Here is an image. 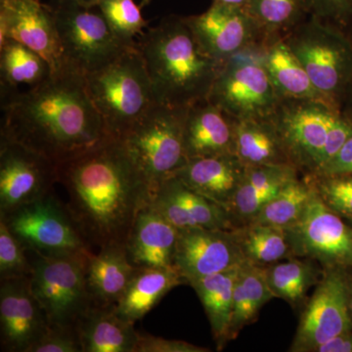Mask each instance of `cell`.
Here are the masks:
<instances>
[{
	"instance_id": "obj_1",
	"label": "cell",
	"mask_w": 352,
	"mask_h": 352,
	"mask_svg": "<svg viewBox=\"0 0 352 352\" xmlns=\"http://www.w3.org/2000/svg\"><path fill=\"white\" fill-rule=\"evenodd\" d=\"M0 138L59 166L96 147L108 133L82 74L67 67L24 91L1 96Z\"/></svg>"
},
{
	"instance_id": "obj_2",
	"label": "cell",
	"mask_w": 352,
	"mask_h": 352,
	"mask_svg": "<svg viewBox=\"0 0 352 352\" xmlns=\"http://www.w3.org/2000/svg\"><path fill=\"white\" fill-rule=\"evenodd\" d=\"M69 214L89 247L126 243L134 220L151 200L148 183L119 139L58 166Z\"/></svg>"
},
{
	"instance_id": "obj_3",
	"label": "cell",
	"mask_w": 352,
	"mask_h": 352,
	"mask_svg": "<svg viewBox=\"0 0 352 352\" xmlns=\"http://www.w3.org/2000/svg\"><path fill=\"white\" fill-rule=\"evenodd\" d=\"M157 102L189 107L207 98L221 62L208 56L184 17L168 16L136 41Z\"/></svg>"
},
{
	"instance_id": "obj_4",
	"label": "cell",
	"mask_w": 352,
	"mask_h": 352,
	"mask_svg": "<svg viewBox=\"0 0 352 352\" xmlns=\"http://www.w3.org/2000/svg\"><path fill=\"white\" fill-rule=\"evenodd\" d=\"M85 78L90 99L113 138H124L157 102L136 43Z\"/></svg>"
},
{
	"instance_id": "obj_5",
	"label": "cell",
	"mask_w": 352,
	"mask_h": 352,
	"mask_svg": "<svg viewBox=\"0 0 352 352\" xmlns=\"http://www.w3.org/2000/svg\"><path fill=\"white\" fill-rule=\"evenodd\" d=\"M317 89L340 112L352 80V38L344 30L308 16L284 36Z\"/></svg>"
},
{
	"instance_id": "obj_6",
	"label": "cell",
	"mask_w": 352,
	"mask_h": 352,
	"mask_svg": "<svg viewBox=\"0 0 352 352\" xmlns=\"http://www.w3.org/2000/svg\"><path fill=\"white\" fill-rule=\"evenodd\" d=\"M187 109L156 102L119 139L144 176L151 197L164 180L186 164L183 133Z\"/></svg>"
},
{
	"instance_id": "obj_7",
	"label": "cell",
	"mask_w": 352,
	"mask_h": 352,
	"mask_svg": "<svg viewBox=\"0 0 352 352\" xmlns=\"http://www.w3.org/2000/svg\"><path fill=\"white\" fill-rule=\"evenodd\" d=\"M30 285L51 327L76 329L91 307L85 278L92 254L43 256L32 252Z\"/></svg>"
},
{
	"instance_id": "obj_8",
	"label": "cell",
	"mask_w": 352,
	"mask_h": 352,
	"mask_svg": "<svg viewBox=\"0 0 352 352\" xmlns=\"http://www.w3.org/2000/svg\"><path fill=\"white\" fill-rule=\"evenodd\" d=\"M207 99L236 120L270 118L282 97L264 66L261 46L226 60Z\"/></svg>"
},
{
	"instance_id": "obj_9",
	"label": "cell",
	"mask_w": 352,
	"mask_h": 352,
	"mask_svg": "<svg viewBox=\"0 0 352 352\" xmlns=\"http://www.w3.org/2000/svg\"><path fill=\"white\" fill-rule=\"evenodd\" d=\"M52 9L67 64L83 76L103 68L131 46L115 36L97 6L56 0Z\"/></svg>"
},
{
	"instance_id": "obj_10",
	"label": "cell",
	"mask_w": 352,
	"mask_h": 352,
	"mask_svg": "<svg viewBox=\"0 0 352 352\" xmlns=\"http://www.w3.org/2000/svg\"><path fill=\"white\" fill-rule=\"evenodd\" d=\"M0 219L29 252L43 256L92 252L67 206L52 192L8 214H0Z\"/></svg>"
},
{
	"instance_id": "obj_11",
	"label": "cell",
	"mask_w": 352,
	"mask_h": 352,
	"mask_svg": "<svg viewBox=\"0 0 352 352\" xmlns=\"http://www.w3.org/2000/svg\"><path fill=\"white\" fill-rule=\"evenodd\" d=\"M338 113L322 102L282 98L271 116L292 164L302 175L321 170L329 129Z\"/></svg>"
},
{
	"instance_id": "obj_12",
	"label": "cell",
	"mask_w": 352,
	"mask_h": 352,
	"mask_svg": "<svg viewBox=\"0 0 352 352\" xmlns=\"http://www.w3.org/2000/svg\"><path fill=\"white\" fill-rule=\"evenodd\" d=\"M294 258L316 261L323 270H352V227L317 195L300 219L286 227Z\"/></svg>"
},
{
	"instance_id": "obj_13",
	"label": "cell",
	"mask_w": 352,
	"mask_h": 352,
	"mask_svg": "<svg viewBox=\"0 0 352 352\" xmlns=\"http://www.w3.org/2000/svg\"><path fill=\"white\" fill-rule=\"evenodd\" d=\"M351 275L340 268L324 270L300 316L289 351L312 352L335 336L352 331L349 310Z\"/></svg>"
},
{
	"instance_id": "obj_14",
	"label": "cell",
	"mask_w": 352,
	"mask_h": 352,
	"mask_svg": "<svg viewBox=\"0 0 352 352\" xmlns=\"http://www.w3.org/2000/svg\"><path fill=\"white\" fill-rule=\"evenodd\" d=\"M56 182V164L19 143L0 138V214L48 195Z\"/></svg>"
},
{
	"instance_id": "obj_15",
	"label": "cell",
	"mask_w": 352,
	"mask_h": 352,
	"mask_svg": "<svg viewBox=\"0 0 352 352\" xmlns=\"http://www.w3.org/2000/svg\"><path fill=\"white\" fill-rule=\"evenodd\" d=\"M24 44L50 64L52 74L69 67L58 34L52 6L41 0H0V41Z\"/></svg>"
},
{
	"instance_id": "obj_16",
	"label": "cell",
	"mask_w": 352,
	"mask_h": 352,
	"mask_svg": "<svg viewBox=\"0 0 352 352\" xmlns=\"http://www.w3.org/2000/svg\"><path fill=\"white\" fill-rule=\"evenodd\" d=\"M184 20L201 50L221 63L238 53L261 46L264 41L247 9L212 2L205 12Z\"/></svg>"
},
{
	"instance_id": "obj_17",
	"label": "cell",
	"mask_w": 352,
	"mask_h": 352,
	"mask_svg": "<svg viewBox=\"0 0 352 352\" xmlns=\"http://www.w3.org/2000/svg\"><path fill=\"white\" fill-rule=\"evenodd\" d=\"M245 261L235 230L179 229L173 267L185 283L231 270Z\"/></svg>"
},
{
	"instance_id": "obj_18",
	"label": "cell",
	"mask_w": 352,
	"mask_h": 352,
	"mask_svg": "<svg viewBox=\"0 0 352 352\" xmlns=\"http://www.w3.org/2000/svg\"><path fill=\"white\" fill-rule=\"evenodd\" d=\"M50 328L29 278L0 280L1 351L29 352Z\"/></svg>"
},
{
	"instance_id": "obj_19",
	"label": "cell",
	"mask_w": 352,
	"mask_h": 352,
	"mask_svg": "<svg viewBox=\"0 0 352 352\" xmlns=\"http://www.w3.org/2000/svg\"><path fill=\"white\" fill-rule=\"evenodd\" d=\"M149 206L177 229H236L226 208L196 193L175 176L160 184Z\"/></svg>"
},
{
	"instance_id": "obj_20",
	"label": "cell",
	"mask_w": 352,
	"mask_h": 352,
	"mask_svg": "<svg viewBox=\"0 0 352 352\" xmlns=\"http://www.w3.org/2000/svg\"><path fill=\"white\" fill-rule=\"evenodd\" d=\"M235 122L207 98L191 104L187 109L183 133L187 161L234 154Z\"/></svg>"
},
{
	"instance_id": "obj_21",
	"label": "cell",
	"mask_w": 352,
	"mask_h": 352,
	"mask_svg": "<svg viewBox=\"0 0 352 352\" xmlns=\"http://www.w3.org/2000/svg\"><path fill=\"white\" fill-rule=\"evenodd\" d=\"M247 168L234 154L195 157L175 171V176L196 193L228 210Z\"/></svg>"
},
{
	"instance_id": "obj_22",
	"label": "cell",
	"mask_w": 352,
	"mask_h": 352,
	"mask_svg": "<svg viewBox=\"0 0 352 352\" xmlns=\"http://www.w3.org/2000/svg\"><path fill=\"white\" fill-rule=\"evenodd\" d=\"M179 229L148 204L134 220L126 248L136 267H173Z\"/></svg>"
},
{
	"instance_id": "obj_23",
	"label": "cell",
	"mask_w": 352,
	"mask_h": 352,
	"mask_svg": "<svg viewBox=\"0 0 352 352\" xmlns=\"http://www.w3.org/2000/svg\"><path fill=\"white\" fill-rule=\"evenodd\" d=\"M136 266L129 261L124 243H112L88 256L85 278L92 305L115 307L131 282Z\"/></svg>"
},
{
	"instance_id": "obj_24",
	"label": "cell",
	"mask_w": 352,
	"mask_h": 352,
	"mask_svg": "<svg viewBox=\"0 0 352 352\" xmlns=\"http://www.w3.org/2000/svg\"><path fill=\"white\" fill-rule=\"evenodd\" d=\"M302 175L294 166H252L236 192L228 212L235 228L247 226L261 208L273 198L289 180Z\"/></svg>"
},
{
	"instance_id": "obj_25",
	"label": "cell",
	"mask_w": 352,
	"mask_h": 352,
	"mask_svg": "<svg viewBox=\"0 0 352 352\" xmlns=\"http://www.w3.org/2000/svg\"><path fill=\"white\" fill-rule=\"evenodd\" d=\"M76 330L82 352H135L139 332L113 307L91 305Z\"/></svg>"
},
{
	"instance_id": "obj_26",
	"label": "cell",
	"mask_w": 352,
	"mask_h": 352,
	"mask_svg": "<svg viewBox=\"0 0 352 352\" xmlns=\"http://www.w3.org/2000/svg\"><path fill=\"white\" fill-rule=\"evenodd\" d=\"M261 51L271 82L282 98L318 101L333 108L315 87L284 38L267 39L261 44Z\"/></svg>"
},
{
	"instance_id": "obj_27",
	"label": "cell",
	"mask_w": 352,
	"mask_h": 352,
	"mask_svg": "<svg viewBox=\"0 0 352 352\" xmlns=\"http://www.w3.org/2000/svg\"><path fill=\"white\" fill-rule=\"evenodd\" d=\"M185 283L175 267H136L115 310L124 320L135 324L175 287Z\"/></svg>"
},
{
	"instance_id": "obj_28",
	"label": "cell",
	"mask_w": 352,
	"mask_h": 352,
	"mask_svg": "<svg viewBox=\"0 0 352 352\" xmlns=\"http://www.w3.org/2000/svg\"><path fill=\"white\" fill-rule=\"evenodd\" d=\"M234 155L245 168L294 166L281 135L270 118L236 120Z\"/></svg>"
},
{
	"instance_id": "obj_29",
	"label": "cell",
	"mask_w": 352,
	"mask_h": 352,
	"mask_svg": "<svg viewBox=\"0 0 352 352\" xmlns=\"http://www.w3.org/2000/svg\"><path fill=\"white\" fill-rule=\"evenodd\" d=\"M240 265L194 280L188 284L200 298L219 349H223L230 340L229 330L232 319L234 285Z\"/></svg>"
},
{
	"instance_id": "obj_30",
	"label": "cell",
	"mask_w": 352,
	"mask_h": 352,
	"mask_svg": "<svg viewBox=\"0 0 352 352\" xmlns=\"http://www.w3.org/2000/svg\"><path fill=\"white\" fill-rule=\"evenodd\" d=\"M274 298L266 279L264 266L247 261L241 264L234 285L229 340L235 339L243 329L254 323L263 305Z\"/></svg>"
},
{
	"instance_id": "obj_31",
	"label": "cell",
	"mask_w": 352,
	"mask_h": 352,
	"mask_svg": "<svg viewBox=\"0 0 352 352\" xmlns=\"http://www.w3.org/2000/svg\"><path fill=\"white\" fill-rule=\"evenodd\" d=\"M51 74L50 64L31 48L10 38L0 41L1 96L36 87Z\"/></svg>"
},
{
	"instance_id": "obj_32",
	"label": "cell",
	"mask_w": 352,
	"mask_h": 352,
	"mask_svg": "<svg viewBox=\"0 0 352 352\" xmlns=\"http://www.w3.org/2000/svg\"><path fill=\"white\" fill-rule=\"evenodd\" d=\"M305 258H289L264 266L266 279L275 298L296 307L305 300L307 292L318 283L323 268Z\"/></svg>"
},
{
	"instance_id": "obj_33",
	"label": "cell",
	"mask_w": 352,
	"mask_h": 352,
	"mask_svg": "<svg viewBox=\"0 0 352 352\" xmlns=\"http://www.w3.org/2000/svg\"><path fill=\"white\" fill-rule=\"evenodd\" d=\"M314 194L311 177L298 175L286 183L276 195L259 210L249 224H265L282 228L291 226L302 217Z\"/></svg>"
},
{
	"instance_id": "obj_34",
	"label": "cell",
	"mask_w": 352,
	"mask_h": 352,
	"mask_svg": "<svg viewBox=\"0 0 352 352\" xmlns=\"http://www.w3.org/2000/svg\"><path fill=\"white\" fill-rule=\"evenodd\" d=\"M245 261L267 266L294 258L286 230L282 227L251 223L235 229Z\"/></svg>"
},
{
	"instance_id": "obj_35",
	"label": "cell",
	"mask_w": 352,
	"mask_h": 352,
	"mask_svg": "<svg viewBox=\"0 0 352 352\" xmlns=\"http://www.w3.org/2000/svg\"><path fill=\"white\" fill-rule=\"evenodd\" d=\"M247 11L264 41L284 38L309 16L305 0H250Z\"/></svg>"
},
{
	"instance_id": "obj_36",
	"label": "cell",
	"mask_w": 352,
	"mask_h": 352,
	"mask_svg": "<svg viewBox=\"0 0 352 352\" xmlns=\"http://www.w3.org/2000/svg\"><path fill=\"white\" fill-rule=\"evenodd\" d=\"M96 6L115 36L126 45H133L136 38L144 34L148 22L133 0H99Z\"/></svg>"
},
{
	"instance_id": "obj_37",
	"label": "cell",
	"mask_w": 352,
	"mask_h": 352,
	"mask_svg": "<svg viewBox=\"0 0 352 352\" xmlns=\"http://www.w3.org/2000/svg\"><path fill=\"white\" fill-rule=\"evenodd\" d=\"M32 271L27 250L0 219V280L29 278Z\"/></svg>"
},
{
	"instance_id": "obj_38",
	"label": "cell",
	"mask_w": 352,
	"mask_h": 352,
	"mask_svg": "<svg viewBox=\"0 0 352 352\" xmlns=\"http://www.w3.org/2000/svg\"><path fill=\"white\" fill-rule=\"evenodd\" d=\"M309 176L325 205L352 222V175Z\"/></svg>"
},
{
	"instance_id": "obj_39",
	"label": "cell",
	"mask_w": 352,
	"mask_h": 352,
	"mask_svg": "<svg viewBox=\"0 0 352 352\" xmlns=\"http://www.w3.org/2000/svg\"><path fill=\"white\" fill-rule=\"evenodd\" d=\"M309 16L346 31L352 16V0H305Z\"/></svg>"
},
{
	"instance_id": "obj_40",
	"label": "cell",
	"mask_w": 352,
	"mask_h": 352,
	"mask_svg": "<svg viewBox=\"0 0 352 352\" xmlns=\"http://www.w3.org/2000/svg\"><path fill=\"white\" fill-rule=\"evenodd\" d=\"M29 352H82L76 329L51 327Z\"/></svg>"
},
{
	"instance_id": "obj_41",
	"label": "cell",
	"mask_w": 352,
	"mask_h": 352,
	"mask_svg": "<svg viewBox=\"0 0 352 352\" xmlns=\"http://www.w3.org/2000/svg\"><path fill=\"white\" fill-rule=\"evenodd\" d=\"M207 347L196 346L182 340L164 339L150 335L148 333H138L135 352H208Z\"/></svg>"
},
{
	"instance_id": "obj_42",
	"label": "cell",
	"mask_w": 352,
	"mask_h": 352,
	"mask_svg": "<svg viewBox=\"0 0 352 352\" xmlns=\"http://www.w3.org/2000/svg\"><path fill=\"white\" fill-rule=\"evenodd\" d=\"M315 175H352V136L344 143L338 154Z\"/></svg>"
},
{
	"instance_id": "obj_43",
	"label": "cell",
	"mask_w": 352,
	"mask_h": 352,
	"mask_svg": "<svg viewBox=\"0 0 352 352\" xmlns=\"http://www.w3.org/2000/svg\"><path fill=\"white\" fill-rule=\"evenodd\" d=\"M312 352H352V331L335 336Z\"/></svg>"
},
{
	"instance_id": "obj_44",
	"label": "cell",
	"mask_w": 352,
	"mask_h": 352,
	"mask_svg": "<svg viewBox=\"0 0 352 352\" xmlns=\"http://www.w3.org/2000/svg\"><path fill=\"white\" fill-rule=\"evenodd\" d=\"M340 113L352 124V80L340 102Z\"/></svg>"
},
{
	"instance_id": "obj_45",
	"label": "cell",
	"mask_w": 352,
	"mask_h": 352,
	"mask_svg": "<svg viewBox=\"0 0 352 352\" xmlns=\"http://www.w3.org/2000/svg\"><path fill=\"white\" fill-rule=\"evenodd\" d=\"M249 1L250 0H212V2H217V3L244 9H247Z\"/></svg>"
},
{
	"instance_id": "obj_46",
	"label": "cell",
	"mask_w": 352,
	"mask_h": 352,
	"mask_svg": "<svg viewBox=\"0 0 352 352\" xmlns=\"http://www.w3.org/2000/svg\"><path fill=\"white\" fill-rule=\"evenodd\" d=\"M75 1L87 6H96L99 0H75Z\"/></svg>"
},
{
	"instance_id": "obj_47",
	"label": "cell",
	"mask_w": 352,
	"mask_h": 352,
	"mask_svg": "<svg viewBox=\"0 0 352 352\" xmlns=\"http://www.w3.org/2000/svg\"><path fill=\"white\" fill-rule=\"evenodd\" d=\"M349 310H351V315L352 319V276L351 279V292H349Z\"/></svg>"
},
{
	"instance_id": "obj_48",
	"label": "cell",
	"mask_w": 352,
	"mask_h": 352,
	"mask_svg": "<svg viewBox=\"0 0 352 352\" xmlns=\"http://www.w3.org/2000/svg\"><path fill=\"white\" fill-rule=\"evenodd\" d=\"M346 32L349 34V36H351V38H352V16L351 21H349V25H347Z\"/></svg>"
},
{
	"instance_id": "obj_49",
	"label": "cell",
	"mask_w": 352,
	"mask_h": 352,
	"mask_svg": "<svg viewBox=\"0 0 352 352\" xmlns=\"http://www.w3.org/2000/svg\"><path fill=\"white\" fill-rule=\"evenodd\" d=\"M150 2H151V0H141V3H140L141 8H143V7L148 6V4H149Z\"/></svg>"
},
{
	"instance_id": "obj_50",
	"label": "cell",
	"mask_w": 352,
	"mask_h": 352,
	"mask_svg": "<svg viewBox=\"0 0 352 352\" xmlns=\"http://www.w3.org/2000/svg\"><path fill=\"white\" fill-rule=\"evenodd\" d=\"M351 223H352V222H351Z\"/></svg>"
}]
</instances>
